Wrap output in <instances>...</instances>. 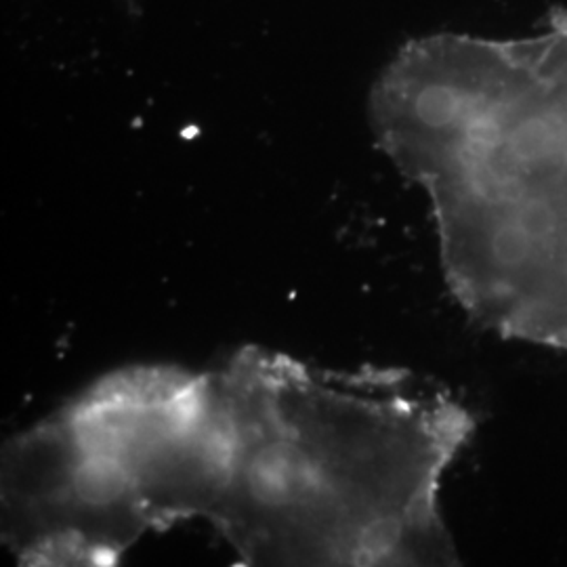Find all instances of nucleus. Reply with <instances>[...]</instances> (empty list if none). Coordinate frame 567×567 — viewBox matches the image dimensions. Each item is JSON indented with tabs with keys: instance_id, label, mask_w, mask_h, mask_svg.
Here are the masks:
<instances>
[{
	"instance_id": "obj_2",
	"label": "nucleus",
	"mask_w": 567,
	"mask_h": 567,
	"mask_svg": "<svg viewBox=\"0 0 567 567\" xmlns=\"http://www.w3.org/2000/svg\"><path fill=\"white\" fill-rule=\"evenodd\" d=\"M215 372L229 466L208 522L243 566L458 564L440 494L475 421L447 391L255 344Z\"/></svg>"
},
{
	"instance_id": "obj_1",
	"label": "nucleus",
	"mask_w": 567,
	"mask_h": 567,
	"mask_svg": "<svg viewBox=\"0 0 567 567\" xmlns=\"http://www.w3.org/2000/svg\"><path fill=\"white\" fill-rule=\"evenodd\" d=\"M370 122L425 192L466 313L567 353V11L517 41L408 42L372 89Z\"/></svg>"
},
{
	"instance_id": "obj_3",
	"label": "nucleus",
	"mask_w": 567,
	"mask_h": 567,
	"mask_svg": "<svg viewBox=\"0 0 567 567\" xmlns=\"http://www.w3.org/2000/svg\"><path fill=\"white\" fill-rule=\"evenodd\" d=\"M229 466L217 372L128 365L2 447V540L20 566L107 567L210 519Z\"/></svg>"
},
{
	"instance_id": "obj_4",
	"label": "nucleus",
	"mask_w": 567,
	"mask_h": 567,
	"mask_svg": "<svg viewBox=\"0 0 567 567\" xmlns=\"http://www.w3.org/2000/svg\"><path fill=\"white\" fill-rule=\"evenodd\" d=\"M126 2H135V0H126Z\"/></svg>"
}]
</instances>
